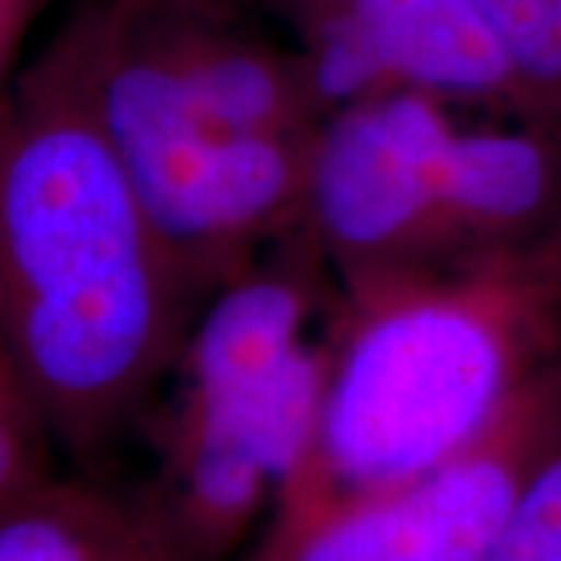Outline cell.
I'll use <instances>...</instances> for the list:
<instances>
[{"label":"cell","instance_id":"cell-10","mask_svg":"<svg viewBox=\"0 0 561 561\" xmlns=\"http://www.w3.org/2000/svg\"><path fill=\"white\" fill-rule=\"evenodd\" d=\"M54 446L38 402L0 337V508L57 478Z\"/></svg>","mask_w":561,"mask_h":561},{"label":"cell","instance_id":"cell-3","mask_svg":"<svg viewBox=\"0 0 561 561\" xmlns=\"http://www.w3.org/2000/svg\"><path fill=\"white\" fill-rule=\"evenodd\" d=\"M341 280L297 231L219 284L181 337L144 424L140 483L184 561L241 556L309 449Z\"/></svg>","mask_w":561,"mask_h":561},{"label":"cell","instance_id":"cell-13","mask_svg":"<svg viewBox=\"0 0 561 561\" xmlns=\"http://www.w3.org/2000/svg\"><path fill=\"white\" fill-rule=\"evenodd\" d=\"M243 3H250V7H256V0H243Z\"/></svg>","mask_w":561,"mask_h":561},{"label":"cell","instance_id":"cell-6","mask_svg":"<svg viewBox=\"0 0 561 561\" xmlns=\"http://www.w3.org/2000/svg\"><path fill=\"white\" fill-rule=\"evenodd\" d=\"M561 434V362L456 456L302 522L265 524L234 561H486Z\"/></svg>","mask_w":561,"mask_h":561},{"label":"cell","instance_id":"cell-12","mask_svg":"<svg viewBox=\"0 0 561 561\" xmlns=\"http://www.w3.org/2000/svg\"><path fill=\"white\" fill-rule=\"evenodd\" d=\"M50 0H0V98L16 81V60L32 25Z\"/></svg>","mask_w":561,"mask_h":561},{"label":"cell","instance_id":"cell-7","mask_svg":"<svg viewBox=\"0 0 561 561\" xmlns=\"http://www.w3.org/2000/svg\"><path fill=\"white\" fill-rule=\"evenodd\" d=\"M256 10L302 54L324 113L400 91L537 113L471 0H256Z\"/></svg>","mask_w":561,"mask_h":561},{"label":"cell","instance_id":"cell-1","mask_svg":"<svg viewBox=\"0 0 561 561\" xmlns=\"http://www.w3.org/2000/svg\"><path fill=\"white\" fill-rule=\"evenodd\" d=\"M201 302L47 44L0 98V337L88 474L147 421Z\"/></svg>","mask_w":561,"mask_h":561},{"label":"cell","instance_id":"cell-11","mask_svg":"<svg viewBox=\"0 0 561 561\" xmlns=\"http://www.w3.org/2000/svg\"><path fill=\"white\" fill-rule=\"evenodd\" d=\"M486 561H561V434L527 474Z\"/></svg>","mask_w":561,"mask_h":561},{"label":"cell","instance_id":"cell-8","mask_svg":"<svg viewBox=\"0 0 561 561\" xmlns=\"http://www.w3.org/2000/svg\"><path fill=\"white\" fill-rule=\"evenodd\" d=\"M0 561H184L140 486L50 478L0 508Z\"/></svg>","mask_w":561,"mask_h":561},{"label":"cell","instance_id":"cell-4","mask_svg":"<svg viewBox=\"0 0 561 561\" xmlns=\"http://www.w3.org/2000/svg\"><path fill=\"white\" fill-rule=\"evenodd\" d=\"M302 231L341 287L471 268L561 238V125L400 91L321 122Z\"/></svg>","mask_w":561,"mask_h":561},{"label":"cell","instance_id":"cell-9","mask_svg":"<svg viewBox=\"0 0 561 561\" xmlns=\"http://www.w3.org/2000/svg\"><path fill=\"white\" fill-rule=\"evenodd\" d=\"M502 44L527 103L561 125V0H471Z\"/></svg>","mask_w":561,"mask_h":561},{"label":"cell","instance_id":"cell-5","mask_svg":"<svg viewBox=\"0 0 561 561\" xmlns=\"http://www.w3.org/2000/svg\"><path fill=\"white\" fill-rule=\"evenodd\" d=\"M243 0H88L50 47L119 157L221 138L312 135L302 54Z\"/></svg>","mask_w":561,"mask_h":561},{"label":"cell","instance_id":"cell-2","mask_svg":"<svg viewBox=\"0 0 561 561\" xmlns=\"http://www.w3.org/2000/svg\"><path fill=\"white\" fill-rule=\"evenodd\" d=\"M556 362L561 238L512 260L341 287L319 421L265 524L312 518L456 456Z\"/></svg>","mask_w":561,"mask_h":561}]
</instances>
